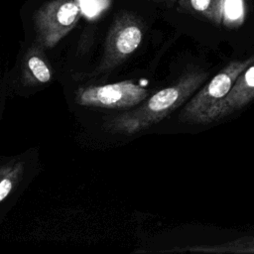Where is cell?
I'll list each match as a JSON object with an SVG mask.
<instances>
[{
  "label": "cell",
  "instance_id": "1",
  "mask_svg": "<svg viewBox=\"0 0 254 254\" xmlns=\"http://www.w3.org/2000/svg\"><path fill=\"white\" fill-rule=\"evenodd\" d=\"M206 78L207 72L201 70L183 74L174 84L156 92L136 110L110 119L106 129L112 133L134 135L149 128L185 103Z\"/></svg>",
  "mask_w": 254,
  "mask_h": 254
},
{
  "label": "cell",
  "instance_id": "2",
  "mask_svg": "<svg viewBox=\"0 0 254 254\" xmlns=\"http://www.w3.org/2000/svg\"><path fill=\"white\" fill-rule=\"evenodd\" d=\"M144 30V22L138 15L120 12L109 28L103 56L94 73L107 72L131 56L140 46Z\"/></svg>",
  "mask_w": 254,
  "mask_h": 254
},
{
  "label": "cell",
  "instance_id": "3",
  "mask_svg": "<svg viewBox=\"0 0 254 254\" xmlns=\"http://www.w3.org/2000/svg\"><path fill=\"white\" fill-rule=\"evenodd\" d=\"M81 15L80 0H52L42 5L34 16L38 45L55 47L75 27Z\"/></svg>",
  "mask_w": 254,
  "mask_h": 254
},
{
  "label": "cell",
  "instance_id": "4",
  "mask_svg": "<svg viewBox=\"0 0 254 254\" xmlns=\"http://www.w3.org/2000/svg\"><path fill=\"white\" fill-rule=\"evenodd\" d=\"M253 62L254 54L244 60L233 61L223 67L187 103L181 114L182 121L197 123L199 117L209 107L227 94L238 75Z\"/></svg>",
  "mask_w": 254,
  "mask_h": 254
},
{
  "label": "cell",
  "instance_id": "5",
  "mask_svg": "<svg viewBox=\"0 0 254 254\" xmlns=\"http://www.w3.org/2000/svg\"><path fill=\"white\" fill-rule=\"evenodd\" d=\"M148 91L131 80L80 87L75 92L77 104L101 108H128L142 102Z\"/></svg>",
  "mask_w": 254,
  "mask_h": 254
},
{
  "label": "cell",
  "instance_id": "6",
  "mask_svg": "<svg viewBox=\"0 0 254 254\" xmlns=\"http://www.w3.org/2000/svg\"><path fill=\"white\" fill-rule=\"evenodd\" d=\"M254 98V62L250 64L236 78L227 94L217 103L209 107L198 119L197 123H209L239 110Z\"/></svg>",
  "mask_w": 254,
  "mask_h": 254
},
{
  "label": "cell",
  "instance_id": "7",
  "mask_svg": "<svg viewBox=\"0 0 254 254\" xmlns=\"http://www.w3.org/2000/svg\"><path fill=\"white\" fill-rule=\"evenodd\" d=\"M25 79L30 83L46 84L53 78L52 68L40 45L29 49L25 57Z\"/></svg>",
  "mask_w": 254,
  "mask_h": 254
},
{
  "label": "cell",
  "instance_id": "8",
  "mask_svg": "<svg viewBox=\"0 0 254 254\" xmlns=\"http://www.w3.org/2000/svg\"><path fill=\"white\" fill-rule=\"evenodd\" d=\"M223 2L224 0H178L182 10L202 17L216 25L221 24Z\"/></svg>",
  "mask_w": 254,
  "mask_h": 254
},
{
  "label": "cell",
  "instance_id": "9",
  "mask_svg": "<svg viewBox=\"0 0 254 254\" xmlns=\"http://www.w3.org/2000/svg\"><path fill=\"white\" fill-rule=\"evenodd\" d=\"M23 174L24 163L22 161L0 167V202L19 185Z\"/></svg>",
  "mask_w": 254,
  "mask_h": 254
},
{
  "label": "cell",
  "instance_id": "10",
  "mask_svg": "<svg viewBox=\"0 0 254 254\" xmlns=\"http://www.w3.org/2000/svg\"><path fill=\"white\" fill-rule=\"evenodd\" d=\"M244 17V0H224L221 23L228 28H238L243 24Z\"/></svg>",
  "mask_w": 254,
  "mask_h": 254
},
{
  "label": "cell",
  "instance_id": "11",
  "mask_svg": "<svg viewBox=\"0 0 254 254\" xmlns=\"http://www.w3.org/2000/svg\"><path fill=\"white\" fill-rule=\"evenodd\" d=\"M151 1L162 3V4H168V5H172L174 3V0H151Z\"/></svg>",
  "mask_w": 254,
  "mask_h": 254
}]
</instances>
